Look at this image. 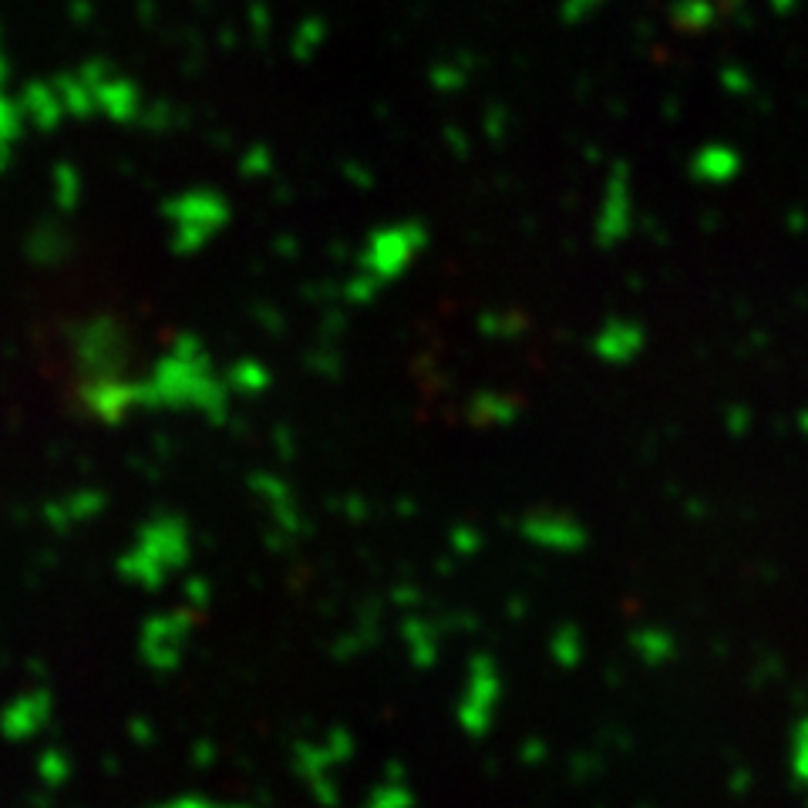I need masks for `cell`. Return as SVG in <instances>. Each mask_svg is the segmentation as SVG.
Instances as JSON below:
<instances>
[]
</instances>
